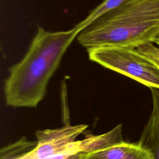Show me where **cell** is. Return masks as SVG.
Masks as SVG:
<instances>
[{"mask_svg":"<svg viewBox=\"0 0 159 159\" xmlns=\"http://www.w3.org/2000/svg\"><path fill=\"white\" fill-rule=\"evenodd\" d=\"M80 30L73 28L50 32L38 26L24 58L9 69L4 84L6 104L35 107L43 98L48 83Z\"/></svg>","mask_w":159,"mask_h":159,"instance_id":"6da1fadb","label":"cell"},{"mask_svg":"<svg viewBox=\"0 0 159 159\" xmlns=\"http://www.w3.org/2000/svg\"><path fill=\"white\" fill-rule=\"evenodd\" d=\"M159 36V0H130L91 22L76 37L86 50L101 46L136 48Z\"/></svg>","mask_w":159,"mask_h":159,"instance_id":"7a4b0ae2","label":"cell"},{"mask_svg":"<svg viewBox=\"0 0 159 159\" xmlns=\"http://www.w3.org/2000/svg\"><path fill=\"white\" fill-rule=\"evenodd\" d=\"M87 52L90 60L150 88H159V68L137 48L101 46L89 48Z\"/></svg>","mask_w":159,"mask_h":159,"instance_id":"3957f363","label":"cell"},{"mask_svg":"<svg viewBox=\"0 0 159 159\" xmlns=\"http://www.w3.org/2000/svg\"><path fill=\"white\" fill-rule=\"evenodd\" d=\"M88 125L79 124L65 125L55 129L37 130V144L27 153L17 159H47L63 150L87 129Z\"/></svg>","mask_w":159,"mask_h":159,"instance_id":"277c9868","label":"cell"},{"mask_svg":"<svg viewBox=\"0 0 159 159\" xmlns=\"http://www.w3.org/2000/svg\"><path fill=\"white\" fill-rule=\"evenodd\" d=\"M123 141L122 126L119 124L104 134L73 141L60 152L47 159H88L96 152Z\"/></svg>","mask_w":159,"mask_h":159,"instance_id":"5b68a950","label":"cell"},{"mask_svg":"<svg viewBox=\"0 0 159 159\" xmlns=\"http://www.w3.org/2000/svg\"><path fill=\"white\" fill-rule=\"evenodd\" d=\"M150 90L153 108L138 143L153 159H159V88H150Z\"/></svg>","mask_w":159,"mask_h":159,"instance_id":"8992f818","label":"cell"},{"mask_svg":"<svg viewBox=\"0 0 159 159\" xmlns=\"http://www.w3.org/2000/svg\"><path fill=\"white\" fill-rule=\"evenodd\" d=\"M89 159H153L150 154L138 142L123 141L101 150L91 155Z\"/></svg>","mask_w":159,"mask_h":159,"instance_id":"52a82bcc","label":"cell"},{"mask_svg":"<svg viewBox=\"0 0 159 159\" xmlns=\"http://www.w3.org/2000/svg\"><path fill=\"white\" fill-rule=\"evenodd\" d=\"M37 142L28 141L22 137L16 142L1 150L0 159H17L27 153L36 145Z\"/></svg>","mask_w":159,"mask_h":159,"instance_id":"ba28073f","label":"cell"},{"mask_svg":"<svg viewBox=\"0 0 159 159\" xmlns=\"http://www.w3.org/2000/svg\"><path fill=\"white\" fill-rule=\"evenodd\" d=\"M129 1L130 0H104L99 5L91 11L84 20L76 25L80 32L98 17Z\"/></svg>","mask_w":159,"mask_h":159,"instance_id":"9c48e42d","label":"cell"},{"mask_svg":"<svg viewBox=\"0 0 159 159\" xmlns=\"http://www.w3.org/2000/svg\"><path fill=\"white\" fill-rule=\"evenodd\" d=\"M137 50L148 58L159 68V47L153 43H148L137 48Z\"/></svg>","mask_w":159,"mask_h":159,"instance_id":"30bf717a","label":"cell"},{"mask_svg":"<svg viewBox=\"0 0 159 159\" xmlns=\"http://www.w3.org/2000/svg\"><path fill=\"white\" fill-rule=\"evenodd\" d=\"M154 43H156L158 47H159V38H157L155 42Z\"/></svg>","mask_w":159,"mask_h":159,"instance_id":"8fae6325","label":"cell"},{"mask_svg":"<svg viewBox=\"0 0 159 159\" xmlns=\"http://www.w3.org/2000/svg\"><path fill=\"white\" fill-rule=\"evenodd\" d=\"M158 38H159V36H158Z\"/></svg>","mask_w":159,"mask_h":159,"instance_id":"7c38bea8","label":"cell"},{"mask_svg":"<svg viewBox=\"0 0 159 159\" xmlns=\"http://www.w3.org/2000/svg\"><path fill=\"white\" fill-rule=\"evenodd\" d=\"M88 159H89V158H88Z\"/></svg>","mask_w":159,"mask_h":159,"instance_id":"4fadbf2b","label":"cell"}]
</instances>
